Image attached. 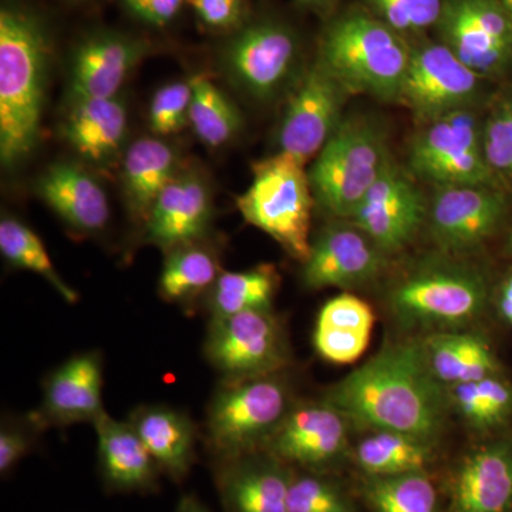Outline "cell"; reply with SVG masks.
Segmentation results:
<instances>
[{
	"instance_id": "6da1fadb",
	"label": "cell",
	"mask_w": 512,
	"mask_h": 512,
	"mask_svg": "<svg viewBox=\"0 0 512 512\" xmlns=\"http://www.w3.org/2000/svg\"><path fill=\"white\" fill-rule=\"evenodd\" d=\"M326 402L362 426L434 444L446 421L448 396L431 373L421 342L384 346L329 390Z\"/></svg>"
},
{
	"instance_id": "7a4b0ae2",
	"label": "cell",
	"mask_w": 512,
	"mask_h": 512,
	"mask_svg": "<svg viewBox=\"0 0 512 512\" xmlns=\"http://www.w3.org/2000/svg\"><path fill=\"white\" fill-rule=\"evenodd\" d=\"M52 43L32 10H0V158L22 164L35 151L42 130Z\"/></svg>"
},
{
	"instance_id": "3957f363",
	"label": "cell",
	"mask_w": 512,
	"mask_h": 512,
	"mask_svg": "<svg viewBox=\"0 0 512 512\" xmlns=\"http://www.w3.org/2000/svg\"><path fill=\"white\" fill-rule=\"evenodd\" d=\"M410 56L402 33L372 13L350 10L323 33L319 62L349 94L397 101Z\"/></svg>"
},
{
	"instance_id": "277c9868",
	"label": "cell",
	"mask_w": 512,
	"mask_h": 512,
	"mask_svg": "<svg viewBox=\"0 0 512 512\" xmlns=\"http://www.w3.org/2000/svg\"><path fill=\"white\" fill-rule=\"evenodd\" d=\"M393 163L380 121L346 117L308 171L313 198L339 218H352L367 191Z\"/></svg>"
},
{
	"instance_id": "5b68a950",
	"label": "cell",
	"mask_w": 512,
	"mask_h": 512,
	"mask_svg": "<svg viewBox=\"0 0 512 512\" xmlns=\"http://www.w3.org/2000/svg\"><path fill=\"white\" fill-rule=\"evenodd\" d=\"M252 183L237 198L244 220L275 239L292 258L311 254L313 198L305 164L278 153L252 167Z\"/></svg>"
},
{
	"instance_id": "8992f818",
	"label": "cell",
	"mask_w": 512,
	"mask_h": 512,
	"mask_svg": "<svg viewBox=\"0 0 512 512\" xmlns=\"http://www.w3.org/2000/svg\"><path fill=\"white\" fill-rule=\"evenodd\" d=\"M291 409L288 386L279 373L222 380L205 423L207 446L215 461L264 450Z\"/></svg>"
},
{
	"instance_id": "52a82bcc",
	"label": "cell",
	"mask_w": 512,
	"mask_h": 512,
	"mask_svg": "<svg viewBox=\"0 0 512 512\" xmlns=\"http://www.w3.org/2000/svg\"><path fill=\"white\" fill-rule=\"evenodd\" d=\"M389 302L404 328L458 330L484 311L487 284L470 266L440 262L407 275L394 286Z\"/></svg>"
},
{
	"instance_id": "ba28073f",
	"label": "cell",
	"mask_w": 512,
	"mask_h": 512,
	"mask_svg": "<svg viewBox=\"0 0 512 512\" xmlns=\"http://www.w3.org/2000/svg\"><path fill=\"white\" fill-rule=\"evenodd\" d=\"M417 177L437 187H493L497 180L485 161L481 126L470 110H458L426 124L409 157Z\"/></svg>"
},
{
	"instance_id": "9c48e42d",
	"label": "cell",
	"mask_w": 512,
	"mask_h": 512,
	"mask_svg": "<svg viewBox=\"0 0 512 512\" xmlns=\"http://www.w3.org/2000/svg\"><path fill=\"white\" fill-rule=\"evenodd\" d=\"M204 352L222 380L275 375L289 362L285 330L271 311L211 319Z\"/></svg>"
},
{
	"instance_id": "30bf717a",
	"label": "cell",
	"mask_w": 512,
	"mask_h": 512,
	"mask_svg": "<svg viewBox=\"0 0 512 512\" xmlns=\"http://www.w3.org/2000/svg\"><path fill=\"white\" fill-rule=\"evenodd\" d=\"M480 74L473 72L443 43L412 47L397 101L412 110L417 120L431 121L468 109L480 89Z\"/></svg>"
},
{
	"instance_id": "8fae6325",
	"label": "cell",
	"mask_w": 512,
	"mask_h": 512,
	"mask_svg": "<svg viewBox=\"0 0 512 512\" xmlns=\"http://www.w3.org/2000/svg\"><path fill=\"white\" fill-rule=\"evenodd\" d=\"M441 43L473 72H504L512 63V22L500 0H446Z\"/></svg>"
},
{
	"instance_id": "7c38bea8",
	"label": "cell",
	"mask_w": 512,
	"mask_h": 512,
	"mask_svg": "<svg viewBox=\"0 0 512 512\" xmlns=\"http://www.w3.org/2000/svg\"><path fill=\"white\" fill-rule=\"evenodd\" d=\"M298 39L291 28L262 20L239 29L222 55V66L239 89L256 100L274 97L292 76Z\"/></svg>"
},
{
	"instance_id": "4fadbf2b",
	"label": "cell",
	"mask_w": 512,
	"mask_h": 512,
	"mask_svg": "<svg viewBox=\"0 0 512 512\" xmlns=\"http://www.w3.org/2000/svg\"><path fill=\"white\" fill-rule=\"evenodd\" d=\"M348 94L319 60L313 64L286 104L278 131L279 153L302 164L318 156L343 120Z\"/></svg>"
},
{
	"instance_id": "5bb4252c",
	"label": "cell",
	"mask_w": 512,
	"mask_h": 512,
	"mask_svg": "<svg viewBox=\"0 0 512 512\" xmlns=\"http://www.w3.org/2000/svg\"><path fill=\"white\" fill-rule=\"evenodd\" d=\"M348 417L326 402L292 407L264 451L286 466L318 471L332 466L348 447Z\"/></svg>"
},
{
	"instance_id": "9a60e30c",
	"label": "cell",
	"mask_w": 512,
	"mask_h": 512,
	"mask_svg": "<svg viewBox=\"0 0 512 512\" xmlns=\"http://www.w3.org/2000/svg\"><path fill=\"white\" fill-rule=\"evenodd\" d=\"M505 210L504 195L493 187H437L427 214L431 238L448 254H467L493 237Z\"/></svg>"
},
{
	"instance_id": "2e32d148",
	"label": "cell",
	"mask_w": 512,
	"mask_h": 512,
	"mask_svg": "<svg viewBox=\"0 0 512 512\" xmlns=\"http://www.w3.org/2000/svg\"><path fill=\"white\" fill-rule=\"evenodd\" d=\"M426 217L423 195L393 161L350 220L380 251L393 254L416 237Z\"/></svg>"
},
{
	"instance_id": "e0dca14e",
	"label": "cell",
	"mask_w": 512,
	"mask_h": 512,
	"mask_svg": "<svg viewBox=\"0 0 512 512\" xmlns=\"http://www.w3.org/2000/svg\"><path fill=\"white\" fill-rule=\"evenodd\" d=\"M147 53L148 43L140 37L114 32L87 36L74 49L70 62L67 104L117 97Z\"/></svg>"
},
{
	"instance_id": "ac0fdd59",
	"label": "cell",
	"mask_w": 512,
	"mask_h": 512,
	"mask_svg": "<svg viewBox=\"0 0 512 512\" xmlns=\"http://www.w3.org/2000/svg\"><path fill=\"white\" fill-rule=\"evenodd\" d=\"M103 406V359L99 352L73 355L43 384V399L32 421L42 427L96 423Z\"/></svg>"
},
{
	"instance_id": "d6986e66",
	"label": "cell",
	"mask_w": 512,
	"mask_h": 512,
	"mask_svg": "<svg viewBox=\"0 0 512 512\" xmlns=\"http://www.w3.org/2000/svg\"><path fill=\"white\" fill-rule=\"evenodd\" d=\"M384 255L360 229L332 225L320 232L303 262V284L309 289L367 284L383 271Z\"/></svg>"
},
{
	"instance_id": "ffe728a7",
	"label": "cell",
	"mask_w": 512,
	"mask_h": 512,
	"mask_svg": "<svg viewBox=\"0 0 512 512\" xmlns=\"http://www.w3.org/2000/svg\"><path fill=\"white\" fill-rule=\"evenodd\" d=\"M291 471L264 450L215 461V484L224 512H288Z\"/></svg>"
},
{
	"instance_id": "44dd1931",
	"label": "cell",
	"mask_w": 512,
	"mask_h": 512,
	"mask_svg": "<svg viewBox=\"0 0 512 512\" xmlns=\"http://www.w3.org/2000/svg\"><path fill=\"white\" fill-rule=\"evenodd\" d=\"M211 218L212 198L207 183L200 174L183 171L157 198L144 224L143 238L167 254L205 239Z\"/></svg>"
},
{
	"instance_id": "7402d4cb",
	"label": "cell",
	"mask_w": 512,
	"mask_h": 512,
	"mask_svg": "<svg viewBox=\"0 0 512 512\" xmlns=\"http://www.w3.org/2000/svg\"><path fill=\"white\" fill-rule=\"evenodd\" d=\"M446 512H512V444L473 448L454 468Z\"/></svg>"
},
{
	"instance_id": "603a6c76",
	"label": "cell",
	"mask_w": 512,
	"mask_h": 512,
	"mask_svg": "<svg viewBox=\"0 0 512 512\" xmlns=\"http://www.w3.org/2000/svg\"><path fill=\"white\" fill-rule=\"evenodd\" d=\"M93 426L99 473L107 490L120 494L157 491L163 473L130 421H119L104 413Z\"/></svg>"
},
{
	"instance_id": "cb8c5ba5",
	"label": "cell",
	"mask_w": 512,
	"mask_h": 512,
	"mask_svg": "<svg viewBox=\"0 0 512 512\" xmlns=\"http://www.w3.org/2000/svg\"><path fill=\"white\" fill-rule=\"evenodd\" d=\"M36 192L73 231L96 234L106 228L110 218L106 192L79 165H50L37 180Z\"/></svg>"
},
{
	"instance_id": "d4e9b609",
	"label": "cell",
	"mask_w": 512,
	"mask_h": 512,
	"mask_svg": "<svg viewBox=\"0 0 512 512\" xmlns=\"http://www.w3.org/2000/svg\"><path fill=\"white\" fill-rule=\"evenodd\" d=\"M128 421L161 473L174 483H183L194 466L197 444V429L190 417L173 407L153 404L138 407Z\"/></svg>"
},
{
	"instance_id": "484cf974",
	"label": "cell",
	"mask_w": 512,
	"mask_h": 512,
	"mask_svg": "<svg viewBox=\"0 0 512 512\" xmlns=\"http://www.w3.org/2000/svg\"><path fill=\"white\" fill-rule=\"evenodd\" d=\"M127 136V109L119 97L70 104L62 137L83 160L109 164L119 156Z\"/></svg>"
},
{
	"instance_id": "4316f807",
	"label": "cell",
	"mask_w": 512,
	"mask_h": 512,
	"mask_svg": "<svg viewBox=\"0 0 512 512\" xmlns=\"http://www.w3.org/2000/svg\"><path fill=\"white\" fill-rule=\"evenodd\" d=\"M178 157L160 138H140L127 148L121 168V187L128 214L146 224L161 192L174 180Z\"/></svg>"
},
{
	"instance_id": "83f0119b",
	"label": "cell",
	"mask_w": 512,
	"mask_h": 512,
	"mask_svg": "<svg viewBox=\"0 0 512 512\" xmlns=\"http://www.w3.org/2000/svg\"><path fill=\"white\" fill-rule=\"evenodd\" d=\"M431 373L444 387L497 375V360L487 340L463 330L433 332L421 342Z\"/></svg>"
},
{
	"instance_id": "f1b7e54d",
	"label": "cell",
	"mask_w": 512,
	"mask_h": 512,
	"mask_svg": "<svg viewBox=\"0 0 512 512\" xmlns=\"http://www.w3.org/2000/svg\"><path fill=\"white\" fill-rule=\"evenodd\" d=\"M220 256L211 245L191 242L165 254L158 292L164 301L190 311L201 296H207L221 275Z\"/></svg>"
},
{
	"instance_id": "f546056e",
	"label": "cell",
	"mask_w": 512,
	"mask_h": 512,
	"mask_svg": "<svg viewBox=\"0 0 512 512\" xmlns=\"http://www.w3.org/2000/svg\"><path fill=\"white\" fill-rule=\"evenodd\" d=\"M278 286L279 275L272 265H259L242 272L222 271L205 296V305L211 319L251 311H271Z\"/></svg>"
},
{
	"instance_id": "4dcf8cb0",
	"label": "cell",
	"mask_w": 512,
	"mask_h": 512,
	"mask_svg": "<svg viewBox=\"0 0 512 512\" xmlns=\"http://www.w3.org/2000/svg\"><path fill=\"white\" fill-rule=\"evenodd\" d=\"M434 444L393 431H376L355 448V461L365 477L427 471Z\"/></svg>"
},
{
	"instance_id": "1f68e13d",
	"label": "cell",
	"mask_w": 512,
	"mask_h": 512,
	"mask_svg": "<svg viewBox=\"0 0 512 512\" xmlns=\"http://www.w3.org/2000/svg\"><path fill=\"white\" fill-rule=\"evenodd\" d=\"M360 491L372 512H443L427 471L366 477Z\"/></svg>"
},
{
	"instance_id": "d6a6232c",
	"label": "cell",
	"mask_w": 512,
	"mask_h": 512,
	"mask_svg": "<svg viewBox=\"0 0 512 512\" xmlns=\"http://www.w3.org/2000/svg\"><path fill=\"white\" fill-rule=\"evenodd\" d=\"M190 82V126L195 136L207 147L225 146L241 130V111L235 106L234 101L204 74H197Z\"/></svg>"
},
{
	"instance_id": "836d02e7",
	"label": "cell",
	"mask_w": 512,
	"mask_h": 512,
	"mask_svg": "<svg viewBox=\"0 0 512 512\" xmlns=\"http://www.w3.org/2000/svg\"><path fill=\"white\" fill-rule=\"evenodd\" d=\"M0 252L6 261L15 268L28 269L42 276L55 288L64 301L76 303L79 295L63 281L56 271L52 258L42 239L22 221L13 217H3L0 221Z\"/></svg>"
},
{
	"instance_id": "e575fe53",
	"label": "cell",
	"mask_w": 512,
	"mask_h": 512,
	"mask_svg": "<svg viewBox=\"0 0 512 512\" xmlns=\"http://www.w3.org/2000/svg\"><path fill=\"white\" fill-rule=\"evenodd\" d=\"M292 468V467H291ZM288 512H356L342 485L318 471L292 468Z\"/></svg>"
},
{
	"instance_id": "d590c367",
	"label": "cell",
	"mask_w": 512,
	"mask_h": 512,
	"mask_svg": "<svg viewBox=\"0 0 512 512\" xmlns=\"http://www.w3.org/2000/svg\"><path fill=\"white\" fill-rule=\"evenodd\" d=\"M481 143L495 178L512 187V96L501 100L491 111L481 127Z\"/></svg>"
},
{
	"instance_id": "8d00e7d4",
	"label": "cell",
	"mask_w": 512,
	"mask_h": 512,
	"mask_svg": "<svg viewBox=\"0 0 512 512\" xmlns=\"http://www.w3.org/2000/svg\"><path fill=\"white\" fill-rule=\"evenodd\" d=\"M192 86L188 82H174L161 87L150 103L148 123L158 137L180 133L190 126Z\"/></svg>"
},
{
	"instance_id": "74e56055",
	"label": "cell",
	"mask_w": 512,
	"mask_h": 512,
	"mask_svg": "<svg viewBox=\"0 0 512 512\" xmlns=\"http://www.w3.org/2000/svg\"><path fill=\"white\" fill-rule=\"evenodd\" d=\"M377 18L396 32H420L437 26L446 0H369Z\"/></svg>"
},
{
	"instance_id": "f35d334b",
	"label": "cell",
	"mask_w": 512,
	"mask_h": 512,
	"mask_svg": "<svg viewBox=\"0 0 512 512\" xmlns=\"http://www.w3.org/2000/svg\"><path fill=\"white\" fill-rule=\"evenodd\" d=\"M370 336L369 333L316 325L313 342L323 359L335 365H350L365 353Z\"/></svg>"
},
{
	"instance_id": "ab89813d",
	"label": "cell",
	"mask_w": 512,
	"mask_h": 512,
	"mask_svg": "<svg viewBox=\"0 0 512 512\" xmlns=\"http://www.w3.org/2000/svg\"><path fill=\"white\" fill-rule=\"evenodd\" d=\"M316 325L372 335L375 313L362 299L343 293L323 306Z\"/></svg>"
},
{
	"instance_id": "60d3db41",
	"label": "cell",
	"mask_w": 512,
	"mask_h": 512,
	"mask_svg": "<svg viewBox=\"0 0 512 512\" xmlns=\"http://www.w3.org/2000/svg\"><path fill=\"white\" fill-rule=\"evenodd\" d=\"M197 18L215 30H231L241 26L247 12V0H187Z\"/></svg>"
},
{
	"instance_id": "b9f144b4",
	"label": "cell",
	"mask_w": 512,
	"mask_h": 512,
	"mask_svg": "<svg viewBox=\"0 0 512 512\" xmlns=\"http://www.w3.org/2000/svg\"><path fill=\"white\" fill-rule=\"evenodd\" d=\"M30 420L25 424L8 421L0 429V473L8 476L10 471L28 456L32 450L33 436L29 430Z\"/></svg>"
},
{
	"instance_id": "7bdbcfd3",
	"label": "cell",
	"mask_w": 512,
	"mask_h": 512,
	"mask_svg": "<svg viewBox=\"0 0 512 512\" xmlns=\"http://www.w3.org/2000/svg\"><path fill=\"white\" fill-rule=\"evenodd\" d=\"M121 3L141 22L163 28L173 22L187 0H121Z\"/></svg>"
},
{
	"instance_id": "ee69618b",
	"label": "cell",
	"mask_w": 512,
	"mask_h": 512,
	"mask_svg": "<svg viewBox=\"0 0 512 512\" xmlns=\"http://www.w3.org/2000/svg\"><path fill=\"white\" fill-rule=\"evenodd\" d=\"M478 386H480L485 404H487L491 426H498V424L503 423L512 412L511 384H508L505 380L494 375L478 380Z\"/></svg>"
},
{
	"instance_id": "f6af8a7d",
	"label": "cell",
	"mask_w": 512,
	"mask_h": 512,
	"mask_svg": "<svg viewBox=\"0 0 512 512\" xmlns=\"http://www.w3.org/2000/svg\"><path fill=\"white\" fill-rule=\"evenodd\" d=\"M500 309L504 319H507L512 326V275L505 281L501 289Z\"/></svg>"
},
{
	"instance_id": "bcb514c9",
	"label": "cell",
	"mask_w": 512,
	"mask_h": 512,
	"mask_svg": "<svg viewBox=\"0 0 512 512\" xmlns=\"http://www.w3.org/2000/svg\"><path fill=\"white\" fill-rule=\"evenodd\" d=\"M175 512H211L194 495H184L177 505Z\"/></svg>"
},
{
	"instance_id": "7dc6e473",
	"label": "cell",
	"mask_w": 512,
	"mask_h": 512,
	"mask_svg": "<svg viewBox=\"0 0 512 512\" xmlns=\"http://www.w3.org/2000/svg\"><path fill=\"white\" fill-rule=\"evenodd\" d=\"M333 0H298L299 5L311 9H326Z\"/></svg>"
},
{
	"instance_id": "c3c4849f",
	"label": "cell",
	"mask_w": 512,
	"mask_h": 512,
	"mask_svg": "<svg viewBox=\"0 0 512 512\" xmlns=\"http://www.w3.org/2000/svg\"><path fill=\"white\" fill-rule=\"evenodd\" d=\"M501 5L505 9V12L508 13L512 22V0H500Z\"/></svg>"
},
{
	"instance_id": "681fc988",
	"label": "cell",
	"mask_w": 512,
	"mask_h": 512,
	"mask_svg": "<svg viewBox=\"0 0 512 512\" xmlns=\"http://www.w3.org/2000/svg\"><path fill=\"white\" fill-rule=\"evenodd\" d=\"M507 249H508V251H510V252H511V254H512V229H511L510 234H508V238H507Z\"/></svg>"
}]
</instances>
